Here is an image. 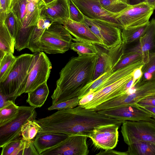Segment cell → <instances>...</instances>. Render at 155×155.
I'll use <instances>...</instances> for the list:
<instances>
[{"label":"cell","mask_w":155,"mask_h":155,"mask_svg":"<svg viewBox=\"0 0 155 155\" xmlns=\"http://www.w3.org/2000/svg\"><path fill=\"white\" fill-rule=\"evenodd\" d=\"M41 128L38 133H59L68 136L88 135L100 126L121 124L122 121L100 114L94 109L79 105L74 108L58 110L50 115L36 120Z\"/></svg>","instance_id":"1"},{"label":"cell","mask_w":155,"mask_h":155,"mask_svg":"<svg viewBox=\"0 0 155 155\" xmlns=\"http://www.w3.org/2000/svg\"><path fill=\"white\" fill-rule=\"evenodd\" d=\"M97 55L71 58L59 73L56 87L51 97L52 104L78 97L93 80Z\"/></svg>","instance_id":"2"},{"label":"cell","mask_w":155,"mask_h":155,"mask_svg":"<svg viewBox=\"0 0 155 155\" xmlns=\"http://www.w3.org/2000/svg\"><path fill=\"white\" fill-rule=\"evenodd\" d=\"M33 57L34 54H29L17 57L8 76L0 83V92L8 100L15 102L17 98L24 93Z\"/></svg>","instance_id":"3"},{"label":"cell","mask_w":155,"mask_h":155,"mask_svg":"<svg viewBox=\"0 0 155 155\" xmlns=\"http://www.w3.org/2000/svg\"><path fill=\"white\" fill-rule=\"evenodd\" d=\"M73 40L62 24L53 22L45 30L41 36V51L51 54L64 53L70 49Z\"/></svg>","instance_id":"4"},{"label":"cell","mask_w":155,"mask_h":155,"mask_svg":"<svg viewBox=\"0 0 155 155\" xmlns=\"http://www.w3.org/2000/svg\"><path fill=\"white\" fill-rule=\"evenodd\" d=\"M155 94V80L142 83L137 82L128 92L101 103L96 109L97 110H104L136 103L147 96Z\"/></svg>","instance_id":"5"},{"label":"cell","mask_w":155,"mask_h":155,"mask_svg":"<svg viewBox=\"0 0 155 155\" xmlns=\"http://www.w3.org/2000/svg\"><path fill=\"white\" fill-rule=\"evenodd\" d=\"M121 132L128 145L139 141L155 144V120L154 121L127 120L122 122Z\"/></svg>","instance_id":"6"},{"label":"cell","mask_w":155,"mask_h":155,"mask_svg":"<svg viewBox=\"0 0 155 155\" xmlns=\"http://www.w3.org/2000/svg\"><path fill=\"white\" fill-rule=\"evenodd\" d=\"M31 106H19L17 116L8 124L0 127V147L21 136L22 126L29 120L36 119L37 114Z\"/></svg>","instance_id":"7"},{"label":"cell","mask_w":155,"mask_h":155,"mask_svg":"<svg viewBox=\"0 0 155 155\" xmlns=\"http://www.w3.org/2000/svg\"><path fill=\"white\" fill-rule=\"evenodd\" d=\"M45 5L42 0L37 2L28 0L23 24L15 39V47L17 49L23 50L27 48L35 26L40 17L42 8Z\"/></svg>","instance_id":"8"},{"label":"cell","mask_w":155,"mask_h":155,"mask_svg":"<svg viewBox=\"0 0 155 155\" xmlns=\"http://www.w3.org/2000/svg\"><path fill=\"white\" fill-rule=\"evenodd\" d=\"M85 24L99 39L104 48L109 49L122 42L121 29L110 23L99 20H92L84 16Z\"/></svg>","instance_id":"9"},{"label":"cell","mask_w":155,"mask_h":155,"mask_svg":"<svg viewBox=\"0 0 155 155\" xmlns=\"http://www.w3.org/2000/svg\"><path fill=\"white\" fill-rule=\"evenodd\" d=\"M32 63V67L28 74L24 93H28L47 82L52 68L51 62L43 52L35 53Z\"/></svg>","instance_id":"10"},{"label":"cell","mask_w":155,"mask_h":155,"mask_svg":"<svg viewBox=\"0 0 155 155\" xmlns=\"http://www.w3.org/2000/svg\"><path fill=\"white\" fill-rule=\"evenodd\" d=\"M154 10L153 7L144 2L130 5L118 14L116 18L120 24L122 29L140 26L149 22Z\"/></svg>","instance_id":"11"},{"label":"cell","mask_w":155,"mask_h":155,"mask_svg":"<svg viewBox=\"0 0 155 155\" xmlns=\"http://www.w3.org/2000/svg\"><path fill=\"white\" fill-rule=\"evenodd\" d=\"M134 71L114 82L94 92V96L90 102L80 106L87 109H94L104 102L127 93L129 90L127 85L133 78Z\"/></svg>","instance_id":"12"},{"label":"cell","mask_w":155,"mask_h":155,"mask_svg":"<svg viewBox=\"0 0 155 155\" xmlns=\"http://www.w3.org/2000/svg\"><path fill=\"white\" fill-rule=\"evenodd\" d=\"M88 137L83 135L69 136L58 145L44 151L40 155H87L89 153L87 143Z\"/></svg>","instance_id":"13"},{"label":"cell","mask_w":155,"mask_h":155,"mask_svg":"<svg viewBox=\"0 0 155 155\" xmlns=\"http://www.w3.org/2000/svg\"><path fill=\"white\" fill-rule=\"evenodd\" d=\"M100 114L124 121L129 120L154 121L150 114L136 104H127L115 108L97 111Z\"/></svg>","instance_id":"14"},{"label":"cell","mask_w":155,"mask_h":155,"mask_svg":"<svg viewBox=\"0 0 155 155\" xmlns=\"http://www.w3.org/2000/svg\"><path fill=\"white\" fill-rule=\"evenodd\" d=\"M71 0L85 17L92 20L104 21L122 29L120 24L116 18L118 15L105 10L99 0Z\"/></svg>","instance_id":"15"},{"label":"cell","mask_w":155,"mask_h":155,"mask_svg":"<svg viewBox=\"0 0 155 155\" xmlns=\"http://www.w3.org/2000/svg\"><path fill=\"white\" fill-rule=\"evenodd\" d=\"M124 47L125 44L122 41L115 47L108 49L105 48L104 51L100 48L92 81L113 70L122 58Z\"/></svg>","instance_id":"16"},{"label":"cell","mask_w":155,"mask_h":155,"mask_svg":"<svg viewBox=\"0 0 155 155\" xmlns=\"http://www.w3.org/2000/svg\"><path fill=\"white\" fill-rule=\"evenodd\" d=\"M121 124L102 125L95 129L88 135L96 147L107 150L113 149L118 141V129Z\"/></svg>","instance_id":"17"},{"label":"cell","mask_w":155,"mask_h":155,"mask_svg":"<svg viewBox=\"0 0 155 155\" xmlns=\"http://www.w3.org/2000/svg\"><path fill=\"white\" fill-rule=\"evenodd\" d=\"M133 52L147 56L155 53V18L150 21L146 31L138 40L130 44L125 45L123 54Z\"/></svg>","instance_id":"18"},{"label":"cell","mask_w":155,"mask_h":155,"mask_svg":"<svg viewBox=\"0 0 155 155\" xmlns=\"http://www.w3.org/2000/svg\"><path fill=\"white\" fill-rule=\"evenodd\" d=\"M65 28L75 38L76 41L94 44L104 48L99 39L84 23L69 19L63 24Z\"/></svg>","instance_id":"19"},{"label":"cell","mask_w":155,"mask_h":155,"mask_svg":"<svg viewBox=\"0 0 155 155\" xmlns=\"http://www.w3.org/2000/svg\"><path fill=\"white\" fill-rule=\"evenodd\" d=\"M41 16L63 24L69 18L68 0H55L44 5Z\"/></svg>","instance_id":"20"},{"label":"cell","mask_w":155,"mask_h":155,"mask_svg":"<svg viewBox=\"0 0 155 155\" xmlns=\"http://www.w3.org/2000/svg\"><path fill=\"white\" fill-rule=\"evenodd\" d=\"M2 148L1 155H34L36 152L33 142L19 138L7 143Z\"/></svg>","instance_id":"21"},{"label":"cell","mask_w":155,"mask_h":155,"mask_svg":"<svg viewBox=\"0 0 155 155\" xmlns=\"http://www.w3.org/2000/svg\"><path fill=\"white\" fill-rule=\"evenodd\" d=\"M59 133H46L37 134L33 141L34 146L40 155L42 152L54 147L68 137Z\"/></svg>","instance_id":"22"},{"label":"cell","mask_w":155,"mask_h":155,"mask_svg":"<svg viewBox=\"0 0 155 155\" xmlns=\"http://www.w3.org/2000/svg\"><path fill=\"white\" fill-rule=\"evenodd\" d=\"M15 40L12 36L4 21H0V60L6 53L13 54Z\"/></svg>","instance_id":"23"},{"label":"cell","mask_w":155,"mask_h":155,"mask_svg":"<svg viewBox=\"0 0 155 155\" xmlns=\"http://www.w3.org/2000/svg\"><path fill=\"white\" fill-rule=\"evenodd\" d=\"M49 93V89L45 82L28 93L26 102L35 108L40 107L44 104Z\"/></svg>","instance_id":"24"},{"label":"cell","mask_w":155,"mask_h":155,"mask_svg":"<svg viewBox=\"0 0 155 155\" xmlns=\"http://www.w3.org/2000/svg\"><path fill=\"white\" fill-rule=\"evenodd\" d=\"M149 22L143 25L127 27L121 29L122 41L125 45L136 41L141 37L147 30Z\"/></svg>","instance_id":"25"},{"label":"cell","mask_w":155,"mask_h":155,"mask_svg":"<svg viewBox=\"0 0 155 155\" xmlns=\"http://www.w3.org/2000/svg\"><path fill=\"white\" fill-rule=\"evenodd\" d=\"M127 155H155V144L147 141H139L128 145Z\"/></svg>","instance_id":"26"},{"label":"cell","mask_w":155,"mask_h":155,"mask_svg":"<svg viewBox=\"0 0 155 155\" xmlns=\"http://www.w3.org/2000/svg\"><path fill=\"white\" fill-rule=\"evenodd\" d=\"M19 106L13 101L9 100L8 103L0 108V127L9 123L18 114Z\"/></svg>","instance_id":"27"},{"label":"cell","mask_w":155,"mask_h":155,"mask_svg":"<svg viewBox=\"0 0 155 155\" xmlns=\"http://www.w3.org/2000/svg\"><path fill=\"white\" fill-rule=\"evenodd\" d=\"M95 44L90 43L76 41L72 42L70 49L76 52L79 56L97 55L100 48Z\"/></svg>","instance_id":"28"},{"label":"cell","mask_w":155,"mask_h":155,"mask_svg":"<svg viewBox=\"0 0 155 155\" xmlns=\"http://www.w3.org/2000/svg\"><path fill=\"white\" fill-rule=\"evenodd\" d=\"M142 74L138 81L142 83L155 80V53L150 54L148 61L142 68Z\"/></svg>","instance_id":"29"},{"label":"cell","mask_w":155,"mask_h":155,"mask_svg":"<svg viewBox=\"0 0 155 155\" xmlns=\"http://www.w3.org/2000/svg\"><path fill=\"white\" fill-rule=\"evenodd\" d=\"M102 7L107 11L118 15L130 5L126 0H99Z\"/></svg>","instance_id":"30"},{"label":"cell","mask_w":155,"mask_h":155,"mask_svg":"<svg viewBox=\"0 0 155 155\" xmlns=\"http://www.w3.org/2000/svg\"><path fill=\"white\" fill-rule=\"evenodd\" d=\"M41 130V127L36 119L29 120L22 127L21 136L25 140L33 142L37 134Z\"/></svg>","instance_id":"31"},{"label":"cell","mask_w":155,"mask_h":155,"mask_svg":"<svg viewBox=\"0 0 155 155\" xmlns=\"http://www.w3.org/2000/svg\"><path fill=\"white\" fill-rule=\"evenodd\" d=\"M11 53H6L0 60V83L3 81L10 73L16 60Z\"/></svg>","instance_id":"32"},{"label":"cell","mask_w":155,"mask_h":155,"mask_svg":"<svg viewBox=\"0 0 155 155\" xmlns=\"http://www.w3.org/2000/svg\"><path fill=\"white\" fill-rule=\"evenodd\" d=\"M148 56L138 52H133L123 54L120 60L113 69L114 71L142 59L147 60Z\"/></svg>","instance_id":"33"},{"label":"cell","mask_w":155,"mask_h":155,"mask_svg":"<svg viewBox=\"0 0 155 155\" xmlns=\"http://www.w3.org/2000/svg\"><path fill=\"white\" fill-rule=\"evenodd\" d=\"M28 1V0H14L12 5L11 11L15 14L19 21V29L22 27L24 22Z\"/></svg>","instance_id":"34"},{"label":"cell","mask_w":155,"mask_h":155,"mask_svg":"<svg viewBox=\"0 0 155 155\" xmlns=\"http://www.w3.org/2000/svg\"><path fill=\"white\" fill-rule=\"evenodd\" d=\"M4 23L11 35L15 40L20 28V25L17 18L12 11L8 14Z\"/></svg>","instance_id":"35"},{"label":"cell","mask_w":155,"mask_h":155,"mask_svg":"<svg viewBox=\"0 0 155 155\" xmlns=\"http://www.w3.org/2000/svg\"><path fill=\"white\" fill-rule=\"evenodd\" d=\"M78 97H76L64 101L52 104L48 108V110H60L74 108L79 105Z\"/></svg>","instance_id":"36"},{"label":"cell","mask_w":155,"mask_h":155,"mask_svg":"<svg viewBox=\"0 0 155 155\" xmlns=\"http://www.w3.org/2000/svg\"><path fill=\"white\" fill-rule=\"evenodd\" d=\"M69 19L78 22L82 23L84 16L77 7L71 0H68Z\"/></svg>","instance_id":"37"},{"label":"cell","mask_w":155,"mask_h":155,"mask_svg":"<svg viewBox=\"0 0 155 155\" xmlns=\"http://www.w3.org/2000/svg\"><path fill=\"white\" fill-rule=\"evenodd\" d=\"M14 0H0V21H5L8 14L11 11Z\"/></svg>","instance_id":"38"},{"label":"cell","mask_w":155,"mask_h":155,"mask_svg":"<svg viewBox=\"0 0 155 155\" xmlns=\"http://www.w3.org/2000/svg\"><path fill=\"white\" fill-rule=\"evenodd\" d=\"M135 104L142 107H155V94L147 96Z\"/></svg>","instance_id":"39"},{"label":"cell","mask_w":155,"mask_h":155,"mask_svg":"<svg viewBox=\"0 0 155 155\" xmlns=\"http://www.w3.org/2000/svg\"><path fill=\"white\" fill-rule=\"evenodd\" d=\"M94 95V92H89L84 96L79 101V105L85 104L90 102L93 99Z\"/></svg>","instance_id":"40"},{"label":"cell","mask_w":155,"mask_h":155,"mask_svg":"<svg viewBox=\"0 0 155 155\" xmlns=\"http://www.w3.org/2000/svg\"><path fill=\"white\" fill-rule=\"evenodd\" d=\"M97 155H127L126 152H121L113 150V149L105 150L101 151Z\"/></svg>","instance_id":"41"},{"label":"cell","mask_w":155,"mask_h":155,"mask_svg":"<svg viewBox=\"0 0 155 155\" xmlns=\"http://www.w3.org/2000/svg\"><path fill=\"white\" fill-rule=\"evenodd\" d=\"M139 106L148 112L152 117L155 120V107Z\"/></svg>","instance_id":"42"},{"label":"cell","mask_w":155,"mask_h":155,"mask_svg":"<svg viewBox=\"0 0 155 155\" xmlns=\"http://www.w3.org/2000/svg\"><path fill=\"white\" fill-rule=\"evenodd\" d=\"M9 101L7 97L0 92V108L5 105Z\"/></svg>","instance_id":"43"},{"label":"cell","mask_w":155,"mask_h":155,"mask_svg":"<svg viewBox=\"0 0 155 155\" xmlns=\"http://www.w3.org/2000/svg\"><path fill=\"white\" fill-rule=\"evenodd\" d=\"M127 3L130 5H133L145 2L146 0H126Z\"/></svg>","instance_id":"44"},{"label":"cell","mask_w":155,"mask_h":155,"mask_svg":"<svg viewBox=\"0 0 155 155\" xmlns=\"http://www.w3.org/2000/svg\"><path fill=\"white\" fill-rule=\"evenodd\" d=\"M145 2L153 8L155 5V0H146Z\"/></svg>","instance_id":"45"},{"label":"cell","mask_w":155,"mask_h":155,"mask_svg":"<svg viewBox=\"0 0 155 155\" xmlns=\"http://www.w3.org/2000/svg\"><path fill=\"white\" fill-rule=\"evenodd\" d=\"M46 5L48 4L55 0H42Z\"/></svg>","instance_id":"46"},{"label":"cell","mask_w":155,"mask_h":155,"mask_svg":"<svg viewBox=\"0 0 155 155\" xmlns=\"http://www.w3.org/2000/svg\"><path fill=\"white\" fill-rule=\"evenodd\" d=\"M32 1H33L34 2H38L39 1H37V0H30Z\"/></svg>","instance_id":"47"},{"label":"cell","mask_w":155,"mask_h":155,"mask_svg":"<svg viewBox=\"0 0 155 155\" xmlns=\"http://www.w3.org/2000/svg\"><path fill=\"white\" fill-rule=\"evenodd\" d=\"M154 10H155V5L154 7Z\"/></svg>","instance_id":"48"},{"label":"cell","mask_w":155,"mask_h":155,"mask_svg":"<svg viewBox=\"0 0 155 155\" xmlns=\"http://www.w3.org/2000/svg\"><path fill=\"white\" fill-rule=\"evenodd\" d=\"M43 1V0H42Z\"/></svg>","instance_id":"49"}]
</instances>
